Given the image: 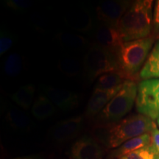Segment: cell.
Listing matches in <instances>:
<instances>
[{"mask_svg":"<svg viewBox=\"0 0 159 159\" xmlns=\"http://www.w3.org/2000/svg\"><path fill=\"white\" fill-rule=\"evenodd\" d=\"M156 128L154 120L142 114L130 115L116 122L97 125V138L108 149H116L125 142L148 134Z\"/></svg>","mask_w":159,"mask_h":159,"instance_id":"cell-1","label":"cell"},{"mask_svg":"<svg viewBox=\"0 0 159 159\" xmlns=\"http://www.w3.org/2000/svg\"><path fill=\"white\" fill-rule=\"evenodd\" d=\"M152 5L151 0L133 2L117 27L124 42L150 36L153 20Z\"/></svg>","mask_w":159,"mask_h":159,"instance_id":"cell-2","label":"cell"},{"mask_svg":"<svg viewBox=\"0 0 159 159\" xmlns=\"http://www.w3.org/2000/svg\"><path fill=\"white\" fill-rule=\"evenodd\" d=\"M153 35L144 39L124 42L116 51L119 71L126 75L128 80L136 81L155 44Z\"/></svg>","mask_w":159,"mask_h":159,"instance_id":"cell-3","label":"cell"},{"mask_svg":"<svg viewBox=\"0 0 159 159\" xmlns=\"http://www.w3.org/2000/svg\"><path fill=\"white\" fill-rule=\"evenodd\" d=\"M137 91L138 85L135 81H125L119 92L97 115V124H111L124 119L136 102Z\"/></svg>","mask_w":159,"mask_h":159,"instance_id":"cell-4","label":"cell"},{"mask_svg":"<svg viewBox=\"0 0 159 159\" xmlns=\"http://www.w3.org/2000/svg\"><path fill=\"white\" fill-rule=\"evenodd\" d=\"M85 75L90 81L112 71H119L116 52L97 44L91 45L83 60Z\"/></svg>","mask_w":159,"mask_h":159,"instance_id":"cell-5","label":"cell"},{"mask_svg":"<svg viewBox=\"0 0 159 159\" xmlns=\"http://www.w3.org/2000/svg\"><path fill=\"white\" fill-rule=\"evenodd\" d=\"M136 108L139 114L152 120L159 118V79L145 80L139 83Z\"/></svg>","mask_w":159,"mask_h":159,"instance_id":"cell-6","label":"cell"},{"mask_svg":"<svg viewBox=\"0 0 159 159\" xmlns=\"http://www.w3.org/2000/svg\"><path fill=\"white\" fill-rule=\"evenodd\" d=\"M126 0H109L97 6V16L101 24L118 27L119 21L132 5Z\"/></svg>","mask_w":159,"mask_h":159,"instance_id":"cell-7","label":"cell"},{"mask_svg":"<svg viewBox=\"0 0 159 159\" xmlns=\"http://www.w3.org/2000/svg\"><path fill=\"white\" fill-rule=\"evenodd\" d=\"M105 151L96 139L82 136L75 142L69 150L70 159H103Z\"/></svg>","mask_w":159,"mask_h":159,"instance_id":"cell-8","label":"cell"},{"mask_svg":"<svg viewBox=\"0 0 159 159\" xmlns=\"http://www.w3.org/2000/svg\"><path fill=\"white\" fill-rule=\"evenodd\" d=\"M83 124L84 120L81 116L71 117L56 123L50 129L49 134L55 142H66L78 136L83 128Z\"/></svg>","mask_w":159,"mask_h":159,"instance_id":"cell-9","label":"cell"},{"mask_svg":"<svg viewBox=\"0 0 159 159\" xmlns=\"http://www.w3.org/2000/svg\"><path fill=\"white\" fill-rule=\"evenodd\" d=\"M41 89L44 94L61 110L68 111L78 106L79 96L76 93L51 85H41Z\"/></svg>","mask_w":159,"mask_h":159,"instance_id":"cell-10","label":"cell"},{"mask_svg":"<svg viewBox=\"0 0 159 159\" xmlns=\"http://www.w3.org/2000/svg\"><path fill=\"white\" fill-rule=\"evenodd\" d=\"M122 85L109 89H94L87 104L85 116L87 117L97 116L113 97L119 92Z\"/></svg>","mask_w":159,"mask_h":159,"instance_id":"cell-11","label":"cell"},{"mask_svg":"<svg viewBox=\"0 0 159 159\" xmlns=\"http://www.w3.org/2000/svg\"><path fill=\"white\" fill-rule=\"evenodd\" d=\"M95 39L97 45L114 52H116L124 43L118 27L103 24H101L95 31Z\"/></svg>","mask_w":159,"mask_h":159,"instance_id":"cell-12","label":"cell"},{"mask_svg":"<svg viewBox=\"0 0 159 159\" xmlns=\"http://www.w3.org/2000/svg\"><path fill=\"white\" fill-rule=\"evenodd\" d=\"M64 21L69 28L79 33H85L92 28V16L85 7L69 11L65 16Z\"/></svg>","mask_w":159,"mask_h":159,"instance_id":"cell-13","label":"cell"},{"mask_svg":"<svg viewBox=\"0 0 159 159\" xmlns=\"http://www.w3.org/2000/svg\"><path fill=\"white\" fill-rule=\"evenodd\" d=\"M151 136L150 133L144 134L141 136L135 137L125 142L119 148L113 150L110 153V158L113 159H119L122 156H126L130 152H134L139 149L144 148L150 144Z\"/></svg>","mask_w":159,"mask_h":159,"instance_id":"cell-14","label":"cell"},{"mask_svg":"<svg viewBox=\"0 0 159 159\" xmlns=\"http://www.w3.org/2000/svg\"><path fill=\"white\" fill-rule=\"evenodd\" d=\"M139 78L142 80L159 79V40L155 43L146 62L140 71Z\"/></svg>","mask_w":159,"mask_h":159,"instance_id":"cell-15","label":"cell"},{"mask_svg":"<svg viewBox=\"0 0 159 159\" xmlns=\"http://www.w3.org/2000/svg\"><path fill=\"white\" fill-rule=\"evenodd\" d=\"M56 112V107L47 95L41 94L37 97L32 106L31 113L39 120L48 119Z\"/></svg>","mask_w":159,"mask_h":159,"instance_id":"cell-16","label":"cell"},{"mask_svg":"<svg viewBox=\"0 0 159 159\" xmlns=\"http://www.w3.org/2000/svg\"><path fill=\"white\" fill-rule=\"evenodd\" d=\"M5 119L11 127L19 130H27L31 125L30 117L22 111L13 105L7 109Z\"/></svg>","mask_w":159,"mask_h":159,"instance_id":"cell-17","label":"cell"},{"mask_svg":"<svg viewBox=\"0 0 159 159\" xmlns=\"http://www.w3.org/2000/svg\"><path fill=\"white\" fill-rule=\"evenodd\" d=\"M35 92V86L33 84L22 85L12 94L10 97L16 104L25 110L30 108Z\"/></svg>","mask_w":159,"mask_h":159,"instance_id":"cell-18","label":"cell"},{"mask_svg":"<svg viewBox=\"0 0 159 159\" xmlns=\"http://www.w3.org/2000/svg\"><path fill=\"white\" fill-rule=\"evenodd\" d=\"M128 80V77L121 71H112L98 77L94 89H109L122 85Z\"/></svg>","mask_w":159,"mask_h":159,"instance_id":"cell-19","label":"cell"},{"mask_svg":"<svg viewBox=\"0 0 159 159\" xmlns=\"http://www.w3.org/2000/svg\"><path fill=\"white\" fill-rule=\"evenodd\" d=\"M55 39L63 47L79 49L85 48L89 41L82 35L70 33H60L55 35Z\"/></svg>","mask_w":159,"mask_h":159,"instance_id":"cell-20","label":"cell"},{"mask_svg":"<svg viewBox=\"0 0 159 159\" xmlns=\"http://www.w3.org/2000/svg\"><path fill=\"white\" fill-rule=\"evenodd\" d=\"M22 56L19 53H11L6 57L3 65V70L7 76L14 77L19 75L23 69Z\"/></svg>","mask_w":159,"mask_h":159,"instance_id":"cell-21","label":"cell"},{"mask_svg":"<svg viewBox=\"0 0 159 159\" xmlns=\"http://www.w3.org/2000/svg\"><path fill=\"white\" fill-rule=\"evenodd\" d=\"M57 68L66 76L74 77L79 75L80 65L76 59L67 57L60 60L57 63Z\"/></svg>","mask_w":159,"mask_h":159,"instance_id":"cell-22","label":"cell"},{"mask_svg":"<svg viewBox=\"0 0 159 159\" xmlns=\"http://www.w3.org/2000/svg\"><path fill=\"white\" fill-rule=\"evenodd\" d=\"M119 159H159V156L150 144Z\"/></svg>","mask_w":159,"mask_h":159,"instance_id":"cell-23","label":"cell"},{"mask_svg":"<svg viewBox=\"0 0 159 159\" xmlns=\"http://www.w3.org/2000/svg\"><path fill=\"white\" fill-rule=\"evenodd\" d=\"M15 35L8 30L2 29L0 35V55H3L11 49L15 44Z\"/></svg>","mask_w":159,"mask_h":159,"instance_id":"cell-24","label":"cell"},{"mask_svg":"<svg viewBox=\"0 0 159 159\" xmlns=\"http://www.w3.org/2000/svg\"><path fill=\"white\" fill-rule=\"evenodd\" d=\"M5 5L12 11L22 12L28 10L33 5V2L28 0H7Z\"/></svg>","mask_w":159,"mask_h":159,"instance_id":"cell-25","label":"cell"},{"mask_svg":"<svg viewBox=\"0 0 159 159\" xmlns=\"http://www.w3.org/2000/svg\"><path fill=\"white\" fill-rule=\"evenodd\" d=\"M151 142L150 146L159 156V129L154 128L150 132Z\"/></svg>","mask_w":159,"mask_h":159,"instance_id":"cell-26","label":"cell"},{"mask_svg":"<svg viewBox=\"0 0 159 159\" xmlns=\"http://www.w3.org/2000/svg\"><path fill=\"white\" fill-rule=\"evenodd\" d=\"M152 27L155 33H159V0L156 2L153 8Z\"/></svg>","mask_w":159,"mask_h":159,"instance_id":"cell-27","label":"cell"},{"mask_svg":"<svg viewBox=\"0 0 159 159\" xmlns=\"http://www.w3.org/2000/svg\"><path fill=\"white\" fill-rule=\"evenodd\" d=\"M13 159H39V158H35V157H23V158H16Z\"/></svg>","mask_w":159,"mask_h":159,"instance_id":"cell-28","label":"cell"},{"mask_svg":"<svg viewBox=\"0 0 159 159\" xmlns=\"http://www.w3.org/2000/svg\"><path fill=\"white\" fill-rule=\"evenodd\" d=\"M156 122H157V124H158V125L159 126V118H158L156 119Z\"/></svg>","mask_w":159,"mask_h":159,"instance_id":"cell-29","label":"cell"}]
</instances>
